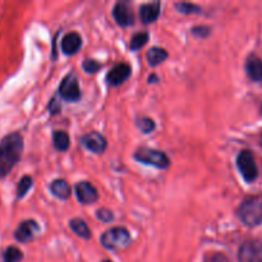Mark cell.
Listing matches in <instances>:
<instances>
[{
	"label": "cell",
	"mask_w": 262,
	"mask_h": 262,
	"mask_svg": "<svg viewBox=\"0 0 262 262\" xmlns=\"http://www.w3.org/2000/svg\"><path fill=\"white\" fill-rule=\"evenodd\" d=\"M147 41H148V33L147 32H138V33H136L132 38H130L129 46L133 51H136V50H138V49L143 48V46L147 43Z\"/></svg>",
	"instance_id": "20"
},
{
	"label": "cell",
	"mask_w": 262,
	"mask_h": 262,
	"mask_svg": "<svg viewBox=\"0 0 262 262\" xmlns=\"http://www.w3.org/2000/svg\"><path fill=\"white\" fill-rule=\"evenodd\" d=\"M246 69H247V74L250 76L251 79L256 82L262 81V60L258 58H250L246 64Z\"/></svg>",
	"instance_id": "15"
},
{
	"label": "cell",
	"mask_w": 262,
	"mask_h": 262,
	"mask_svg": "<svg viewBox=\"0 0 262 262\" xmlns=\"http://www.w3.org/2000/svg\"><path fill=\"white\" fill-rule=\"evenodd\" d=\"M100 68H101V64L97 63L94 59H86V60L83 61V69L87 73H95V72L99 71Z\"/></svg>",
	"instance_id": "25"
},
{
	"label": "cell",
	"mask_w": 262,
	"mask_h": 262,
	"mask_svg": "<svg viewBox=\"0 0 262 262\" xmlns=\"http://www.w3.org/2000/svg\"><path fill=\"white\" fill-rule=\"evenodd\" d=\"M69 227L72 228V230H73L78 237L84 238V239H90V238H91V230L89 229L87 224L82 219L71 220Z\"/></svg>",
	"instance_id": "18"
},
{
	"label": "cell",
	"mask_w": 262,
	"mask_h": 262,
	"mask_svg": "<svg viewBox=\"0 0 262 262\" xmlns=\"http://www.w3.org/2000/svg\"><path fill=\"white\" fill-rule=\"evenodd\" d=\"M49 109H50V112L53 113V114H58V113L60 112V105H59L55 100H53V101L50 102V107H49Z\"/></svg>",
	"instance_id": "29"
},
{
	"label": "cell",
	"mask_w": 262,
	"mask_h": 262,
	"mask_svg": "<svg viewBox=\"0 0 262 262\" xmlns=\"http://www.w3.org/2000/svg\"><path fill=\"white\" fill-rule=\"evenodd\" d=\"M53 140H54V146H55L56 150L59 151L68 150L71 140H69V136L67 135L66 132H63V130H56V132H54Z\"/></svg>",
	"instance_id": "19"
},
{
	"label": "cell",
	"mask_w": 262,
	"mask_h": 262,
	"mask_svg": "<svg viewBox=\"0 0 262 262\" xmlns=\"http://www.w3.org/2000/svg\"><path fill=\"white\" fill-rule=\"evenodd\" d=\"M76 192L77 199H78V201L83 205L94 204V202H96L97 199H99L96 188H95L91 183H89V182L77 183Z\"/></svg>",
	"instance_id": "11"
},
{
	"label": "cell",
	"mask_w": 262,
	"mask_h": 262,
	"mask_svg": "<svg viewBox=\"0 0 262 262\" xmlns=\"http://www.w3.org/2000/svg\"><path fill=\"white\" fill-rule=\"evenodd\" d=\"M135 159L140 163L147 164V165H152L159 169H166L170 165V160L168 156L164 152L158 150H152V148L142 147L140 150L136 151Z\"/></svg>",
	"instance_id": "4"
},
{
	"label": "cell",
	"mask_w": 262,
	"mask_h": 262,
	"mask_svg": "<svg viewBox=\"0 0 262 262\" xmlns=\"http://www.w3.org/2000/svg\"><path fill=\"white\" fill-rule=\"evenodd\" d=\"M59 95L67 101L74 102L81 99V90L74 74H68L59 87Z\"/></svg>",
	"instance_id": "7"
},
{
	"label": "cell",
	"mask_w": 262,
	"mask_h": 262,
	"mask_svg": "<svg viewBox=\"0 0 262 262\" xmlns=\"http://www.w3.org/2000/svg\"><path fill=\"white\" fill-rule=\"evenodd\" d=\"M102 262H110V261H102Z\"/></svg>",
	"instance_id": "31"
},
{
	"label": "cell",
	"mask_w": 262,
	"mask_h": 262,
	"mask_svg": "<svg viewBox=\"0 0 262 262\" xmlns=\"http://www.w3.org/2000/svg\"><path fill=\"white\" fill-rule=\"evenodd\" d=\"M40 232V227L35 220H26L15 230V239L19 242H30Z\"/></svg>",
	"instance_id": "8"
},
{
	"label": "cell",
	"mask_w": 262,
	"mask_h": 262,
	"mask_svg": "<svg viewBox=\"0 0 262 262\" xmlns=\"http://www.w3.org/2000/svg\"><path fill=\"white\" fill-rule=\"evenodd\" d=\"M177 9L182 13H186V14L200 12V8L196 7L194 4H192V3H182V4H177Z\"/></svg>",
	"instance_id": "24"
},
{
	"label": "cell",
	"mask_w": 262,
	"mask_h": 262,
	"mask_svg": "<svg viewBox=\"0 0 262 262\" xmlns=\"http://www.w3.org/2000/svg\"><path fill=\"white\" fill-rule=\"evenodd\" d=\"M50 189L54 196L60 200H67L71 196V187H69V184L64 179H56V181H54L51 183Z\"/></svg>",
	"instance_id": "16"
},
{
	"label": "cell",
	"mask_w": 262,
	"mask_h": 262,
	"mask_svg": "<svg viewBox=\"0 0 262 262\" xmlns=\"http://www.w3.org/2000/svg\"><path fill=\"white\" fill-rule=\"evenodd\" d=\"M82 143L87 150L95 154H102L106 150V140L102 135L97 132L87 133L82 137Z\"/></svg>",
	"instance_id": "10"
},
{
	"label": "cell",
	"mask_w": 262,
	"mask_h": 262,
	"mask_svg": "<svg viewBox=\"0 0 262 262\" xmlns=\"http://www.w3.org/2000/svg\"><path fill=\"white\" fill-rule=\"evenodd\" d=\"M130 76V68L128 64L120 63L117 64L112 71L107 73L106 81L110 86H119L122 84L125 79H128V77Z\"/></svg>",
	"instance_id": "12"
},
{
	"label": "cell",
	"mask_w": 262,
	"mask_h": 262,
	"mask_svg": "<svg viewBox=\"0 0 262 262\" xmlns=\"http://www.w3.org/2000/svg\"><path fill=\"white\" fill-rule=\"evenodd\" d=\"M113 15H114L115 20L119 26H123V27H127V26L133 25V13L132 8L129 7V4L125 2L117 3L113 9Z\"/></svg>",
	"instance_id": "9"
},
{
	"label": "cell",
	"mask_w": 262,
	"mask_h": 262,
	"mask_svg": "<svg viewBox=\"0 0 262 262\" xmlns=\"http://www.w3.org/2000/svg\"><path fill=\"white\" fill-rule=\"evenodd\" d=\"M241 262H262V242L248 241L242 245L238 253Z\"/></svg>",
	"instance_id": "6"
},
{
	"label": "cell",
	"mask_w": 262,
	"mask_h": 262,
	"mask_svg": "<svg viewBox=\"0 0 262 262\" xmlns=\"http://www.w3.org/2000/svg\"><path fill=\"white\" fill-rule=\"evenodd\" d=\"M261 146H262V137H261Z\"/></svg>",
	"instance_id": "30"
},
{
	"label": "cell",
	"mask_w": 262,
	"mask_h": 262,
	"mask_svg": "<svg viewBox=\"0 0 262 262\" xmlns=\"http://www.w3.org/2000/svg\"><path fill=\"white\" fill-rule=\"evenodd\" d=\"M97 217H99V219H101L102 222H105V223H109L114 219V217H113L112 211H109L107 209L99 210V211H97Z\"/></svg>",
	"instance_id": "26"
},
{
	"label": "cell",
	"mask_w": 262,
	"mask_h": 262,
	"mask_svg": "<svg viewBox=\"0 0 262 262\" xmlns=\"http://www.w3.org/2000/svg\"><path fill=\"white\" fill-rule=\"evenodd\" d=\"M211 262H230V261L225 255H223V253H217V255H215L214 257H212Z\"/></svg>",
	"instance_id": "28"
},
{
	"label": "cell",
	"mask_w": 262,
	"mask_h": 262,
	"mask_svg": "<svg viewBox=\"0 0 262 262\" xmlns=\"http://www.w3.org/2000/svg\"><path fill=\"white\" fill-rule=\"evenodd\" d=\"M168 58V53L165 49L161 48H152L147 53V61L151 67H156L163 63Z\"/></svg>",
	"instance_id": "17"
},
{
	"label": "cell",
	"mask_w": 262,
	"mask_h": 262,
	"mask_svg": "<svg viewBox=\"0 0 262 262\" xmlns=\"http://www.w3.org/2000/svg\"><path fill=\"white\" fill-rule=\"evenodd\" d=\"M238 216L248 227H256L262 223V197L253 196L245 200L238 209Z\"/></svg>",
	"instance_id": "2"
},
{
	"label": "cell",
	"mask_w": 262,
	"mask_h": 262,
	"mask_svg": "<svg viewBox=\"0 0 262 262\" xmlns=\"http://www.w3.org/2000/svg\"><path fill=\"white\" fill-rule=\"evenodd\" d=\"M192 32L196 36H200V37H205V36L209 35L210 31L207 27H194L192 28Z\"/></svg>",
	"instance_id": "27"
},
{
	"label": "cell",
	"mask_w": 262,
	"mask_h": 262,
	"mask_svg": "<svg viewBox=\"0 0 262 262\" xmlns=\"http://www.w3.org/2000/svg\"><path fill=\"white\" fill-rule=\"evenodd\" d=\"M82 40L81 36L76 32H71L66 35L61 40V50L66 55H73L81 49Z\"/></svg>",
	"instance_id": "13"
},
{
	"label": "cell",
	"mask_w": 262,
	"mask_h": 262,
	"mask_svg": "<svg viewBox=\"0 0 262 262\" xmlns=\"http://www.w3.org/2000/svg\"><path fill=\"white\" fill-rule=\"evenodd\" d=\"M23 151V140L18 133H12L0 141V179L10 173L19 161Z\"/></svg>",
	"instance_id": "1"
},
{
	"label": "cell",
	"mask_w": 262,
	"mask_h": 262,
	"mask_svg": "<svg viewBox=\"0 0 262 262\" xmlns=\"http://www.w3.org/2000/svg\"><path fill=\"white\" fill-rule=\"evenodd\" d=\"M22 257V252L15 247L7 248L4 252V262H19Z\"/></svg>",
	"instance_id": "22"
},
{
	"label": "cell",
	"mask_w": 262,
	"mask_h": 262,
	"mask_svg": "<svg viewBox=\"0 0 262 262\" xmlns=\"http://www.w3.org/2000/svg\"><path fill=\"white\" fill-rule=\"evenodd\" d=\"M31 187H32V178L28 176L23 177V178L19 181V183H18V188H17L18 199L25 197V194L30 191Z\"/></svg>",
	"instance_id": "21"
},
{
	"label": "cell",
	"mask_w": 262,
	"mask_h": 262,
	"mask_svg": "<svg viewBox=\"0 0 262 262\" xmlns=\"http://www.w3.org/2000/svg\"><path fill=\"white\" fill-rule=\"evenodd\" d=\"M137 125L143 133H151L155 129V123L150 118H141L137 120Z\"/></svg>",
	"instance_id": "23"
},
{
	"label": "cell",
	"mask_w": 262,
	"mask_h": 262,
	"mask_svg": "<svg viewBox=\"0 0 262 262\" xmlns=\"http://www.w3.org/2000/svg\"><path fill=\"white\" fill-rule=\"evenodd\" d=\"M130 234L125 228H112L106 230L101 237V245L112 251L122 250L130 245Z\"/></svg>",
	"instance_id": "3"
},
{
	"label": "cell",
	"mask_w": 262,
	"mask_h": 262,
	"mask_svg": "<svg viewBox=\"0 0 262 262\" xmlns=\"http://www.w3.org/2000/svg\"><path fill=\"white\" fill-rule=\"evenodd\" d=\"M237 165L241 174L247 182H253L257 178V166H256L255 159L250 151H242L237 159Z\"/></svg>",
	"instance_id": "5"
},
{
	"label": "cell",
	"mask_w": 262,
	"mask_h": 262,
	"mask_svg": "<svg viewBox=\"0 0 262 262\" xmlns=\"http://www.w3.org/2000/svg\"><path fill=\"white\" fill-rule=\"evenodd\" d=\"M160 15V3H150L143 4L140 9V17L143 23H152Z\"/></svg>",
	"instance_id": "14"
}]
</instances>
